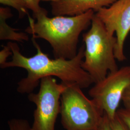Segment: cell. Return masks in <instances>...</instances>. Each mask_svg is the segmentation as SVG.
Listing matches in <instances>:
<instances>
[{
	"mask_svg": "<svg viewBox=\"0 0 130 130\" xmlns=\"http://www.w3.org/2000/svg\"><path fill=\"white\" fill-rule=\"evenodd\" d=\"M31 40L37 51L34 56L29 57L23 56L16 42H8L7 45L13 53L12 60L0 67L1 69L18 67L27 71V77L18 84V92L22 94L32 93L41 79L48 76L57 77L63 84L76 85L82 89L88 88L93 83L90 75L82 67L84 57V45L79 48L77 55L72 59H50L42 51L35 39L32 37Z\"/></svg>",
	"mask_w": 130,
	"mask_h": 130,
	"instance_id": "obj_1",
	"label": "cell"
},
{
	"mask_svg": "<svg viewBox=\"0 0 130 130\" xmlns=\"http://www.w3.org/2000/svg\"><path fill=\"white\" fill-rule=\"evenodd\" d=\"M95 12L91 10L74 16L48 17V13L39 14L34 19L28 15L29 25L25 32L35 39H42L51 46L55 58L71 59L77 53L80 33L91 24Z\"/></svg>",
	"mask_w": 130,
	"mask_h": 130,
	"instance_id": "obj_2",
	"label": "cell"
},
{
	"mask_svg": "<svg viewBox=\"0 0 130 130\" xmlns=\"http://www.w3.org/2000/svg\"><path fill=\"white\" fill-rule=\"evenodd\" d=\"M91 25L88 31L83 35L85 47L82 67L96 84L105 78L108 71L118 70L114 55L117 39L108 34L95 13Z\"/></svg>",
	"mask_w": 130,
	"mask_h": 130,
	"instance_id": "obj_3",
	"label": "cell"
},
{
	"mask_svg": "<svg viewBox=\"0 0 130 130\" xmlns=\"http://www.w3.org/2000/svg\"><path fill=\"white\" fill-rule=\"evenodd\" d=\"M76 85H68L60 99L61 124L66 130H99L104 113Z\"/></svg>",
	"mask_w": 130,
	"mask_h": 130,
	"instance_id": "obj_4",
	"label": "cell"
},
{
	"mask_svg": "<svg viewBox=\"0 0 130 130\" xmlns=\"http://www.w3.org/2000/svg\"><path fill=\"white\" fill-rule=\"evenodd\" d=\"M37 93H30L28 99L36 106L31 130H55V124L60 112L61 95L68 86L58 84L52 76L43 78Z\"/></svg>",
	"mask_w": 130,
	"mask_h": 130,
	"instance_id": "obj_5",
	"label": "cell"
},
{
	"mask_svg": "<svg viewBox=\"0 0 130 130\" xmlns=\"http://www.w3.org/2000/svg\"><path fill=\"white\" fill-rule=\"evenodd\" d=\"M129 86L130 66H124L109 72L90 89L89 94L98 109L111 120L116 114L123 93Z\"/></svg>",
	"mask_w": 130,
	"mask_h": 130,
	"instance_id": "obj_6",
	"label": "cell"
},
{
	"mask_svg": "<svg viewBox=\"0 0 130 130\" xmlns=\"http://www.w3.org/2000/svg\"><path fill=\"white\" fill-rule=\"evenodd\" d=\"M111 36L116 34V44L114 55L117 60L126 59L124 54V44L130 32V0H117L108 7H103L95 12Z\"/></svg>",
	"mask_w": 130,
	"mask_h": 130,
	"instance_id": "obj_7",
	"label": "cell"
},
{
	"mask_svg": "<svg viewBox=\"0 0 130 130\" xmlns=\"http://www.w3.org/2000/svg\"><path fill=\"white\" fill-rule=\"evenodd\" d=\"M117 0H56L51 3V13L54 16H74L93 10L108 7Z\"/></svg>",
	"mask_w": 130,
	"mask_h": 130,
	"instance_id": "obj_8",
	"label": "cell"
},
{
	"mask_svg": "<svg viewBox=\"0 0 130 130\" xmlns=\"http://www.w3.org/2000/svg\"><path fill=\"white\" fill-rule=\"evenodd\" d=\"M12 16L8 7H0V40L18 42L28 41L29 37L26 33L17 32L18 29L12 28L7 23V19Z\"/></svg>",
	"mask_w": 130,
	"mask_h": 130,
	"instance_id": "obj_9",
	"label": "cell"
},
{
	"mask_svg": "<svg viewBox=\"0 0 130 130\" xmlns=\"http://www.w3.org/2000/svg\"><path fill=\"white\" fill-rule=\"evenodd\" d=\"M0 3L17 10L19 12V18H22L25 14L28 15V7L22 0H0Z\"/></svg>",
	"mask_w": 130,
	"mask_h": 130,
	"instance_id": "obj_10",
	"label": "cell"
},
{
	"mask_svg": "<svg viewBox=\"0 0 130 130\" xmlns=\"http://www.w3.org/2000/svg\"><path fill=\"white\" fill-rule=\"evenodd\" d=\"M9 130H31V126L27 120L14 118L8 121Z\"/></svg>",
	"mask_w": 130,
	"mask_h": 130,
	"instance_id": "obj_11",
	"label": "cell"
},
{
	"mask_svg": "<svg viewBox=\"0 0 130 130\" xmlns=\"http://www.w3.org/2000/svg\"><path fill=\"white\" fill-rule=\"evenodd\" d=\"M26 4L28 9L33 13V17H34L41 13H48L46 10L40 5V3L42 0H22Z\"/></svg>",
	"mask_w": 130,
	"mask_h": 130,
	"instance_id": "obj_12",
	"label": "cell"
},
{
	"mask_svg": "<svg viewBox=\"0 0 130 130\" xmlns=\"http://www.w3.org/2000/svg\"><path fill=\"white\" fill-rule=\"evenodd\" d=\"M109 121L112 130H130L117 113L114 119Z\"/></svg>",
	"mask_w": 130,
	"mask_h": 130,
	"instance_id": "obj_13",
	"label": "cell"
},
{
	"mask_svg": "<svg viewBox=\"0 0 130 130\" xmlns=\"http://www.w3.org/2000/svg\"><path fill=\"white\" fill-rule=\"evenodd\" d=\"M3 47V48L0 52V67L6 63L7 58L13 55L12 50L8 45Z\"/></svg>",
	"mask_w": 130,
	"mask_h": 130,
	"instance_id": "obj_14",
	"label": "cell"
},
{
	"mask_svg": "<svg viewBox=\"0 0 130 130\" xmlns=\"http://www.w3.org/2000/svg\"><path fill=\"white\" fill-rule=\"evenodd\" d=\"M117 114L130 130V110L126 108H121L117 111Z\"/></svg>",
	"mask_w": 130,
	"mask_h": 130,
	"instance_id": "obj_15",
	"label": "cell"
},
{
	"mask_svg": "<svg viewBox=\"0 0 130 130\" xmlns=\"http://www.w3.org/2000/svg\"><path fill=\"white\" fill-rule=\"evenodd\" d=\"M125 108L130 110V86L126 89L123 93L122 99Z\"/></svg>",
	"mask_w": 130,
	"mask_h": 130,
	"instance_id": "obj_16",
	"label": "cell"
},
{
	"mask_svg": "<svg viewBox=\"0 0 130 130\" xmlns=\"http://www.w3.org/2000/svg\"><path fill=\"white\" fill-rule=\"evenodd\" d=\"M99 130H112L110 126L109 119L105 113H104L102 121Z\"/></svg>",
	"mask_w": 130,
	"mask_h": 130,
	"instance_id": "obj_17",
	"label": "cell"
}]
</instances>
